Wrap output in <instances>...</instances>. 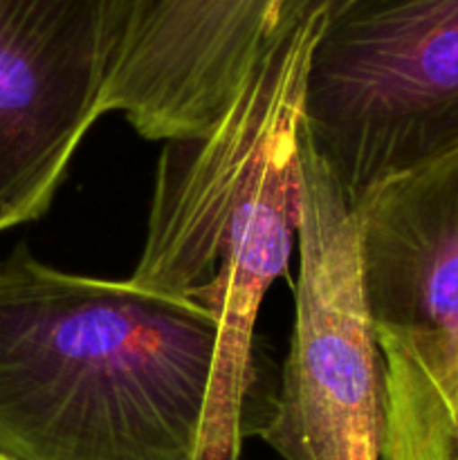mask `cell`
I'll use <instances>...</instances> for the list:
<instances>
[{"label":"cell","mask_w":458,"mask_h":460,"mask_svg":"<svg viewBox=\"0 0 458 460\" xmlns=\"http://www.w3.org/2000/svg\"><path fill=\"white\" fill-rule=\"evenodd\" d=\"M214 314L137 283L0 261V452L13 460H196Z\"/></svg>","instance_id":"1"},{"label":"cell","mask_w":458,"mask_h":460,"mask_svg":"<svg viewBox=\"0 0 458 460\" xmlns=\"http://www.w3.org/2000/svg\"><path fill=\"white\" fill-rule=\"evenodd\" d=\"M319 12L256 58L223 119L160 153L142 259L130 281L196 301L218 344L196 460H238L259 382L254 328L299 232V135Z\"/></svg>","instance_id":"2"},{"label":"cell","mask_w":458,"mask_h":460,"mask_svg":"<svg viewBox=\"0 0 458 460\" xmlns=\"http://www.w3.org/2000/svg\"><path fill=\"white\" fill-rule=\"evenodd\" d=\"M355 211L384 362L382 460H456L458 146L386 178Z\"/></svg>","instance_id":"3"},{"label":"cell","mask_w":458,"mask_h":460,"mask_svg":"<svg viewBox=\"0 0 458 460\" xmlns=\"http://www.w3.org/2000/svg\"><path fill=\"white\" fill-rule=\"evenodd\" d=\"M304 128L353 207L458 146V0H353L328 18Z\"/></svg>","instance_id":"4"},{"label":"cell","mask_w":458,"mask_h":460,"mask_svg":"<svg viewBox=\"0 0 458 460\" xmlns=\"http://www.w3.org/2000/svg\"><path fill=\"white\" fill-rule=\"evenodd\" d=\"M299 279L278 389L247 418L283 460H382L384 362L364 305L357 211L299 135Z\"/></svg>","instance_id":"5"},{"label":"cell","mask_w":458,"mask_h":460,"mask_svg":"<svg viewBox=\"0 0 458 460\" xmlns=\"http://www.w3.org/2000/svg\"><path fill=\"white\" fill-rule=\"evenodd\" d=\"M137 0H0V232L40 218L103 112Z\"/></svg>","instance_id":"6"},{"label":"cell","mask_w":458,"mask_h":460,"mask_svg":"<svg viewBox=\"0 0 458 460\" xmlns=\"http://www.w3.org/2000/svg\"><path fill=\"white\" fill-rule=\"evenodd\" d=\"M283 0H137L103 94L155 142L209 133L277 36Z\"/></svg>","instance_id":"7"},{"label":"cell","mask_w":458,"mask_h":460,"mask_svg":"<svg viewBox=\"0 0 458 460\" xmlns=\"http://www.w3.org/2000/svg\"><path fill=\"white\" fill-rule=\"evenodd\" d=\"M353 0H283L281 12H278V22H277V36L283 31H290L292 27L304 22L305 18L314 16L319 12H326L328 18L339 13L341 9L348 7ZM274 36V39H277Z\"/></svg>","instance_id":"8"},{"label":"cell","mask_w":458,"mask_h":460,"mask_svg":"<svg viewBox=\"0 0 458 460\" xmlns=\"http://www.w3.org/2000/svg\"><path fill=\"white\" fill-rule=\"evenodd\" d=\"M454 436H456V460H458V402H456V425H454Z\"/></svg>","instance_id":"9"},{"label":"cell","mask_w":458,"mask_h":460,"mask_svg":"<svg viewBox=\"0 0 458 460\" xmlns=\"http://www.w3.org/2000/svg\"><path fill=\"white\" fill-rule=\"evenodd\" d=\"M0 460H13V458H9V456H4L3 452H0Z\"/></svg>","instance_id":"10"}]
</instances>
